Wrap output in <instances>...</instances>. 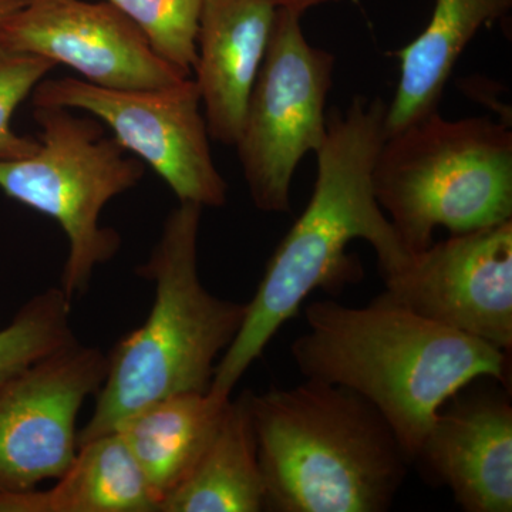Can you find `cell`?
Masks as SVG:
<instances>
[{"label":"cell","instance_id":"cell-11","mask_svg":"<svg viewBox=\"0 0 512 512\" xmlns=\"http://www.w3.org/2000/svg\"><path fill=\"white\" fill-rule=\"evenodd\" d=\"M0 43L64 64L107 89H163L188 79L106 0H28L0 25Z\"/></svg>","mask_w":512,"mask_h":512},{"label":"cell","instance_id":"cell-18","mask_svg":"<svg viewBox=\"0 0 512 512\" xmlns=\"http://www.w3.org/2000/svg\"><path fill=\"white\" fill-rule=\"evenodd\" d=\"M72 301L62 288L29 299L0 329V390L39 360L74 342Z\"/></svg>","mask_w":512,"mask_h":512},{"label":"cell","instance_id":"cell-20","mask_svg":"<svg viewBox=\"0 0 512 512\" xmlns=\"http://www.w3.org/2000/svg\"><path fill=\"white\" fill-rule=\"evenodd\" d=\"M56 66L45 57L18 52L0 43V161L32 156L40 147L39 138L20 136L13 130L12 117Z\"/></svg>","mask_w":512,"mask_h":512},{"label":"cell","instance_id":"cell-16","mask_svg":"<svg viewBox=\"0 0 512 512\" xmlns=\"http://www.w3.org/2000/svg\"><path fill=\"white\" fill-rule=\"evenodd\" d=\"M251 392L229 400L214 437L160 512L265 511V484L251 416Z\"/></svg>","mask_w":512,"mask_h":512},{"label":"cell","instance_id":"cell-14","mask_svg":"<svg viewBox=\"0 0 512 512\" xmlns=\"http://www.w3.org/2000/svg\"><path fill=\"white\" fill-rule=\"evenodd\" d=\"M512 0H436L426 29L397 52L400 80L387 106L386 137L439 111L444 87L478 30L503 18Z\"/></svg>","mask_w":512,"mask_h":512},{"label":"cell","instance_id":"cell-1","mask_svg":"<svg viewBox=\"0 0 512 512\" xmlns=\"http://www.w3.org/2000/svg\"><path fill=\"white\" fill-rule=\"evenodd\" d=\"M386 113L380 97L362 96L345 111H330L328 133L316 153L318 177L311 201L266 264L241 329L215 367L210 392L231 397L239 379L315 289L340 288L359 278L360 266L346 254L353 239L372 245L382 276L402 268L412 255L373 188Z\"/></svg>","mask_w":512,"mask_h":512},{"label":"cell","instance_id":"cell-3","mask_svg":"<svg viewBox=\"0 0 512 512\" xmlns=\"http://www.w3.org/2000/svg\"><path fill=\"white\" fill-rule=\"evenodd\" d=\"M265 511L384 512L410 461L365 397L306 379L293 389L251 393Z\"/></svg>","mask_w":512,"mask_h":512},{"label":"cell","instance_id":"cell-19","mask_svg":"<svg viewBox=\"0 0 512 512\" xmlns=\"http://www.w3.org/2000/svg\"><path fill=\"white\" fill-rule=\"evenodd\" d=\"M147 37L158 56L187 77L197 59V33L205 0H106Z\"/></svg>","mask_w":512,"mask_h":512},{"label":"cell","instance_id":"cell-22","mask_svg":"<svg viewBox=\"0 0 512 512\" xmlns=\"http://www.w3.org/2000/svg\"><path fill=\"white\" fill-rule=\"evenodd\" d=\"M28 0H0V25L26 5Z\"/></svg>","mask_w":512,"mask_h":512},{"label":"cell","instance_id":"cell-17","mask_svg":"<svg viewBox=\"0 0 512 512\" xmlns=\"http://www.w3.org/2000/svg\"><path fill=\"white\" fill-rule=\"evenodd\" d=\"M45 512H158L160 504L119 431L86 441L42 491Z\"/></svg>","mask_w":512,"mask_h":512},{"label":"cell","instance_id":"cell-4","mask_svg":"<svg viewBox=\"0 0 512 512\" xmlns=\"http://www.w3.org/2000/svg\"><path fill=\"white\" fill-rule=\"evenodd\" d=\"M204 208L178 202L138 275L153 282L146 322L107 355L96 406L79 431V446L113 433L147 404L178 393L208 392L215 367L234 342L247 303L212 295L198 271V238Z\"/></svg>","mask_w":512,"mask_h":512},{"label":"cell","instance_id":"cell-2","mask_svg":"<svg viewBox=\"0 0 512 512\" xmlns=\"http://www.w3.org/2000/svg\"><path fill=\"white\" fill-rule=\"evenodd\" d=\"M305 315L308 330L291 348L299 372L365 397L412 463L448 399L477 379L508 382L507 352L382 295L365 308L311 303Z\"/></svg>","mask_w":512,"mask_h":512},{"label":"cell","instance_id":"cell-12","mask_svg":"<svg viewBox=\"0 0 512 512\" xmlns=\"http://www.w3.org/2000/svg\"><path fill=\"white\" fill-rule=\"evenodd\" d=\"M414 461L468 512L512 511V407L476 394L441 406Z\"/></svg>","mask_w":512,"mask_h":512},{"label":"cell","instance_id":"cell-15","mask_svg":"<svg viewBox=\"0 0 512 512\" xmlns=\"http://www.w3.org/2000/svg\"><path fill=\"white\" fill-rule=\"evenodd\" d=\"M229 400L210 390L173 394L141 407L117 427L160 507L200 460Z\"/></svg>","mask_w":512,"mask_h":512},{"label":"cell","instance_id":"cell-8","mask_svg":"<svg viewBox=\"0 0 512 512\" xmlns=\"http://www.w3.org/2000/svg\"><path fill=\"white\" fill-rule=\"evenodd\" d=\"M33 106L82 110L109 127L124 150L150 165L178 202L220 208L228 184L211 153L200 93L191 77L153 90L96 86L76 77L42 80Z\"/></svg>","mask_w":512,"mask_h":512},{"label":"cell","instance_id":"cell-7","mask_svg":"<svg viewBox=\"0 0 512 512\" xmlns=\"http://www.w3.org/2000/svg\"><path fill=\"white\" fill-rule=\"evenodd\" d=\"M301 20L289 10L276 12L235 144L252 202L276 214L291 210L296 167L306 154L318 153L328 133L326 101L336 60L308 42Z\"/></svg>","mask_w":512,"mask_h":512},{"label":"cell","instance_id":"cell-13","mask_svg":"<svg viewBox=\"0 0 512 512\" xmlns=\"http://www.w3.org/2000/svg\"><path fill=\"white\" fill-rule=\"evenodd\" d=\"M276 12L271 0H205L192 72L212 140L237 144Z\"/></svg>","mask_w":512,"mask_h":512},{"label":"cell","instance_id":"cell-21","mask_svg":"<svg viewBox=\"0 0 512 512\" xmlns=\"http://www.w3.org/2000/svg\"><path fill=\"white\" fill-rule=\"evenodd\" d=\"M271 2L278 9L289 10V12L303 16V13L308 12L309 9L320 5H328V3L340 2V0H271Z\"/></svg>","mask_w":512,"mask_h":512},{"label":"cell","instance_id":"cell-6","mask_svg":"<svg viewBox=\"0 0 512 512\" xmlns=\"http://www.w3.org/2000/svg\"><path fill=\"white\" fill-rule=\"evenodd\" d=\"M33 117L42 128L40 147L32 156L0 161V191L62 228L69 252L59 286L73 301L87 292L96 269L119 252V232L101 227L100 215L143 180L146 164L127 156L90 114L35 106Z\"/></svg>","mask_w":512,"mask_h":512},{"label":"cell","instance_id":"cell-5","mask_svg":"<svg viewBox=\"0 0 512 512\" xmlns=\"http://www.w3.org/2000/svg\"><path fill=\"white\" fill-rule=\"evenodd\" d=\"M376 200L407 252L451 234L512 220V133L488 117L447 120L436 111L384 138Z\"/></svg>","mask_w":512,"mask_h":512},{"label":"cell","instance_id":"cell-9","mask_svg":"<svg viewBox=\"0 0 512 512\" xmlns=\"http://www.w3.org/2000/svg\"><path fill=\"white\" fill-rule=\"evenodd\" d=\"M382 278L387 301L510 352L512 220L453 234Z\"/></svg>","mask_w":512,"mask_h":512},{"label":"cell","instance_id":"cell-10","mask_svg":"<svg viewBox=\"0 0 512 512\" xmlns=\"http://www.w3.org/2000/svg\"><path fill=\"white\" fill-rule=\"evenodd\" d=\"M107 355L74 340L0 390V488L57 480L79 448L77 419L104 382Z\"/></svg>","mask_w":512,"mask_h":512}]
</instances>
